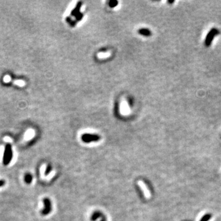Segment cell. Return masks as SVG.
Listing matches in <instances>:
<instances>
[{"instance_id":"obj_1","label":"cell","mask_w":221,"mask_h":221,"mask_svg":"<svg viewBox=\"0 0 221 221\" xmlns=\"http://www.w3.org/2000/svg\"><path fill=\"white\" fill-rule=\"evenodd\" d=\"M13 157V152L12 146L10 144H7L5 146L3 157V163L5 166L8 165L11 163Z\"/></svg>"},{"instance_id":"obj_2","label":"cell","mask_w":221,"mask_h":221,"mask_svg":"<svg viewBox=\"0 0 221 221\" xmlns=\"http://www.w3.org/2000/svg\"><path fill=\"white\" fill-rule=\"evenodd\" d=\"M219 34V31L217 28H212L210 31H209V33L206 35V38L205 40V46L208 47L211 46L212 42L213 41V39L215 37V36Z\"/></svg>"},{"instance_id":"obj_3","label":"cell","mask_w":221,"mask_h":221,"mask_svg":"<svg viewBox=\"0 0 221 221\" xmlns=\"http://www.w3.org/2000/svg\"><path fill=\"white\" fill-rule=\"evenodd\" d=\"M100 140V136L95 135L84 134L82 136V140L85 143H90L91 141H97Z\"/></svg>"},{"instance_id":"obj_4","label":"cell","mask_w":221,"mask_h":221,"mask_svg":"<svg viewBox=\"0 0 221 221\" xmlns=\"http://www.w3.org/2000/svg\"><path fill=\"white\" fill-rule=\"evenodd\" d=\"M44 204L45 206V208L43 209L42 213L44 215H47L51 212V202L48 198H45L44 200Z\"/></svg>"},{"instance_id":"obj_5","label":"cell","mask_w":221,"mask_h":221,"mask_svg":"<svg viewBox=\"0 0 221 221\" xmlns=\"http://www.w3.org/2000/svg\"><path fill=\"white\" fill-rule=\"evenodd\" d=\"M139 33L145 36H151V31L147 28H141L139 30Z\"/></svg>"},{"instance_id":"obj_6","label":"cell","mask_w":221,"mask_h":221,"mask_svg":"<svg viewBox=\"0 0 221 221\" xmlns=\"http://www.w3.org/2000/svg\"><path fill=\"white\" fill-rule=\"evenodd\" d=\"M121 111L124 114H127L128 113V104L125 102L122 103Z\"/></svg>"},{"instance_id":"obj_7","label":"cell","mask_w":221,"mask_h":221,"mask_svg":"<svg viewBox=\"0 0 221 221\" xmlns=\"http://www.w3.org/2000/svg\"><path fill=\"white\" fill-rule=\"evenodd\" d=\"M32 176L29 173H27L24 176V180H25V183L27 184H30L32 181Z\"/></svg>"},{"instance_id":"obj_8","label":"cell","mask_w":221,"mask_h":221,"mask_svg":"<svg viewBox=\"0 0 221 221\" xmlns=\"http://www.w3.org/2000/svg\"><path fill=\"white\" fill-rule=\"evenodd\" d=\"M109 56V54L107 52H106V53L101 52V53H100V54H98V57L100 58H107V57H108Z\"/></svg>"},{"instance_id":"obj_9","label":"cell","mask_w":221,"mask_h":221,"mask_svg":"<svg viewBox=\"0 0 221 221\" xmlns=\"http://www.w3.org/2000/svg\"><path fill=\"white\" fill-rule=\"evenodd\" d=\"M14 83H15V84L18 86H20V87H22V86L25 85V82L23 81L22 80H17V81H14Z\"/></svg>"},{"instance_id":"obj_10","label":"cell","mask_w":221,"mask_h":221,"mask_svg":"<svg viewBox=\"0 0 221 221\" xmlns=\"http://www.w3.org/2000/svg\"><path fill=\"white\" fill-rule=\"evenodd\" d=\"M10 81H11V77H10L9 76L6 75L4 77V82L8 83V82H9Z\"/></svg>"},{"instance_id":"obj_11","label":"cell","mask_w":221,"mask_h":221,"mask_svg":"<svg viewBox=\"0 0 221 221\" xmlns=\"http://www.w3.org/2000/svg\"><path fill=\"white\" fill-rule=\"evenodd\" d=\"M5 184H6L5 181L3 180V179H0V187L4 186V185H5Z\"/></svg>"},{"instance_id":"obj_12","label":"cell","mask_w":221,"mask_h":221,"mask_svg":"<svg viewBox=\"0 0 221 221\" xmlns=\"http://www.w3.org/2000/svg\"><path fill=\"white\" fill-rule=\"evenodd\" d=\"M174 2V1H168V3H170V4L173 3Z\"/></svg>"},{"instance_id":"obj_13","label":"cell","mask_w":221,"mask_h":221,"mask_svg":"<svg viewBox=\"0 0 221 221\" xmlns=\"http://www.w3.org/2000/svg\"><path fill=\"white\" fill-rule=\"evenodd\" d=\"M101 221H104V220H101Z\"/></svg>"}]
</instances>
